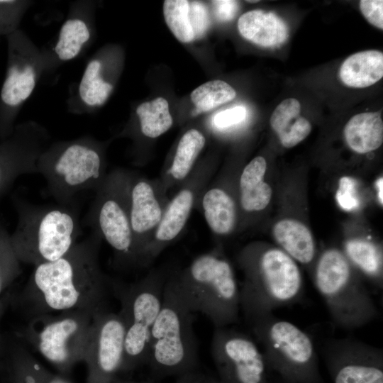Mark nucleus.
<instances>
[{"label": "nucleus", "mask_w": 383, "mask_h": 383, "mask_svg": "<svg viewBox=\"0 0 383 383\" xmlns=\"http://www.w3.org/2000/svg\"><path fill=\"white\" fill-rule=\"evenodd\" d=\"M101 238L94 231L64 256L40 264L15 298H10L28 320L46 313L106 309L112 281L99 263Z\"/></svg>", "instance_id": "obj_1"}, {"label": "nucleus", "mask_w": 383, "mask_h": 383, "mask_svg": "<svg viewBox=\"0 0 383 383\" xmlns=\"http://www.w3.org/2000/svg\"><path fill=\"white\" fill-rule=\"evenodd\" d=\"M239 262L245 273L240 305L249 323L301 299L300 270L281 249L251 245L240 253Z\"/></svg>", "instance_id": "obj_2"}, {"label": "nucleus", "mask_w": 383, "mask_h": 383, "mask_svg": "<svg viewBox=\"0 0 383 383\" xmlns=\"http://www.w3.org/2000/svg\"><path fill=\"white\" fill-rule=\"evenodd\" d=\"M172 272L193 313L204 315L214 328L238 322L240 287L231 264L219 248L199 255L186 267Z\"/></svg>", "instance_id": "obj_3"}, {"label": "nucleus", "mask_w": 383, "mask_h": 383, "mask_svg": "<svg viewBox=\"0 0 383 383\" xmlns=\"http://www.w3.org/2000/svg\"><path fill=\"white\" fill-rule=\"evenodd\" d=\"M11 199L17 223L11 241L21 263L55 261L77 243L79 221L68 206L34 204L14 195Z\"/></svg>", "instance_id": "obj_4"}, {"label": "nucleus", "mask_w": 383, "mask_h": 383, "mask_svg": "<svg viewBox=\"0 0 383 383\" xmlns=\"http://www.w3.org/2000/svg\"><path fill=\"white\" fill-rule=\"evenodd\" d=\"M193 313L181 294L173 272H170L161 309L151 331L147 360L157 375L179 377L197 370L199 361Z\"/></svg>", "instance_id": "obj_5"}, {"label": "nucleus", "mask_w": 383, "mask_h": 383, "mask_svg": "<svg viewBox=\"0 0 383 383\" xmlns=\"http://www.w3.org/2000/svg\"><path fill=\"white\" fill-rule=\"evenodd\" d=\"M37 167L50 195L62 206L82 191L95 192L107 175L103 145L89 136L49 144Z\"/></svg>", "instance_id": "obj_6"}, {"label": "nucleus", "mask_w": 383, "mask_h": 383, "mask_svg": "<svg viewBox=\"0 0 383 383\" xmlns=\"http://www.w3.org/2000/svg\"><path fill=\"white\" fill-rule=\"evenodd\" d=\"M313 279L337 326L353 330L377 317L378 310L374 299L340 250L331 248L321 255L315 266Z\"/></svg>", "instance_id": "obj_7"}, {"label": "nucleus", "mask_w": 383, "mask_h": 383, "mask_svg": "<svg viewBox=\"0 0 383 383\" xmlns=\"http://www.w3.org/2000/svg\"><path fill=\"white\" fill-rule=\"evenodd\" d=\"M169 273L164 268H155L134 283L123 284L112 281V289L121 302L118 313L125 325L121 371H130L147 363L151 331L161 309Z\"/></svg>", "instance_id": "obj_8"}, {"label": "nucleus", "mask_w": 383, "mask_h": 383, "mask_svg": "<svg viewBox=\"0 0 383 383\" xmlns=\"http://www.w3.org/2000/svg\"><path fill=\"white\" fill-rule=\"evenodd\" d=\"M268 370L294 383H323L314 343L307 333L273 313L250 323Z\"/></svg>", "instance_id": "obj_9"}, {"label": "nucleus", "mask_w": 383, "mask_h": 383, "mask_svg": "<svg viewBox=\"0 0 383 383\" xmlns=\"http://www.w3.org/2000/svg\"><path fill=\"white\" fill-rule=\"evenodd\" d=\"M79 309L33 316L16 331L17 338L62 372L83 361L94 314Z\"/></svg>", "instance_id": "obj_10"}, {"label": "nucleus", "mask_w": 383, "mask_h": 383, "mask_svg": "<svg viewBox=\"0 0 383 383\" xmlns=\"http://www.w3.org/2000/svg\"><path fill=\"white\" fill-rule=\"evenodd\" d=\"M133 172L115 169L107 173L85 219L113 249L118 261L135 265L133 239L130 221V187Z\"/></svg>", "instance_id": "obj_11"}, {"label": "nucleus", "mask_w": 383, "mask_h": 383, "mask_svg": "<svg viewBox=\"0 0 383 383\" xmlns=\"http://www.w3.org/2000/svg\"><path fill=\"white\" fill-rule=\"evenodd\" d=\"M7 63L0 91V138L9 137L24 103L46 70L44 53L20 28L7 35Z\"/></svg>", "instance_id": "obj_12"}, {"label": "nucleus", "mask_w": 383, "mask_h": 383, "mask_svg": "<svg viewBox=\"0 0 383 383\" xmlns=\"http://www.w3.org/2000/svg\"><path fill=\"white\" fill-rule=\"evenodd\" d=\"M211 355L224 383H270L262 352L247 334L228 327L215 328Z\"/></svg>", "instance_id": "obj_13"}, {"label": "nucleus", "mask_w": 383, "mask_h": 383, "mask_svg": "<svg viewBox=\"0 0 383 383\" xmlns=\"http://www.w3.org/2000/svg\"><path fill=\"white\" fill-rule=\"evenodd\" d=\"M209 162L197 163L189 176L170 198L162 218L138 262L140 267L150 265L185 228L199 199L213 175Z\"/></svg>", "instance_id": "obj_14"}, {"label": "nucleus", "mask_w": 383, "mask_h": 383, "mask_svg": "<svg viewBox=\"0 0 383 383\" xmlns=\"http://www.w3.org/2000/svg\"><path fill=\"white\" fill-rule=\"evenodd\" d=\"M125 325L118 313L106 309L93 316L84 360L88 383H111L121 370L124 355Z\"/></svg>", "instance_id": "obj_15"}, {"label": "nucleus", "mask_w": 383, "mask_h": 383, "mask_svg": "<svg viewBox=\"0 0 383 383\" xmlns=\"http://www.w3.org/2000/svg\"><path fill=\"white\" fill-rule=\"evenodd\" d=\"M323 356L333 383H383V350L353 338L329 341Z\"/></svg>", "instance_id": "obj_16"}, {"label": "nucleus", "mask_w": 383, "mask_h": 383, "mask_svg": "<svg viewBox=\"0 0 383 383\" xmlns=\"http://www.w3.org/2000/svg\"><path fill=\"white\" fill-rule=\"evenodd\" d=\"M50 135L34 121L16 124L0 142V196L22 175L38 174L40 155L49 145Z\"/></svg>", "instance_id": "obj_17"}, {"label": "nucleus", "mask_w": 383, "mask_h": 383, "mask_svg": "<svg viewBox=\"0 0 383 383\" xmlns=\"http://www.w3.org/2000/svg\"><path fill=\"white\" fill-rule=\"evenodd\" d=\"M170 196L159 177L133 173L130 187V221L135 265L158 227Z\"/></svg>", "instance_id": "obj_18"}, {"label": "nucleus", "mask_w": 383, "mask_h": 383, "mask_svg": "<svg viewBox=\"0 0 383 383\" xmlns=\"http://www.w3.org/2000/svg\"><path fill=\"white\" fill-rule=\"evenodd\" d=\"M196 208L201 211L204 220L216 236L232 233L238 221L237 202L221 182H211L201 193Z\"/></svg>", "instance_id": "obj_19"}, {"label": "nucleus", "mask_w": 383, "mask_h": 383, "mask_svg": "<svg viewBox=\"0 0 383 383\" xmlns=\"http://www.w3.org/2000/svg\"><path fill=\"white\" fill-rule=\"evenodd\" d=\"M92 35L89 2H77L62 25L53 47V57L64 62L76 58L87 46Z\"/></svg>", "instance_id": "obj_20"}, {"label": "nucleus", "mask_w": 383, "mask_h": 383, "mask_svg": "<svg viewBox=\"0 0 383 383\" xmlns=\"http://www.w3.org/2000/svg\"><path fill=\"white\" fill-rule=\"evenodd\" d=\"M104 64L97 55L90 59L83 72L70 108L75 113H89L104 105L113 89V84L106 79Z\"/></svg>", "instance_id": "obj_21"}, {"label": "nucleus", "mask_w": 383, "mask_h": 383, "mask_svg": "<svg viewBox=\"0 0 383 383\" xmlns=\"http://www.w3.org/2000/svg\"><path fill=\"white\" fill-rule=\"evenodd\" d=\"M240 34L248 41L262 48H278L289 38L286 22L275 13L261 9L249 11L238 21Z\"/></svg>", "instance_id": "obj_22"}, {"label": "nucleus", "mask_w": 383, "mask_h": 383, "mask_svg": "<svg viewBox=\"0 0 383 383\" xmlns=\"http://www.w3.org/2000/svg\"><path fill=\"white\" fill-rule=\"evenodd\" d=\"M206 140L204 133L196 128H190L181 136L171 161L159 177L169 192L178 187L194 170Z\"/></svg>", "instance_id": "obj_23"}, {"label": "nucleus", "mask_w": 383, "mask_h": 383, "mask_svg": "<svg viewBox=\"0 0 383 383\" xmlns=\"http://www.w3.org/2000/svg\"><path fill=\"white\" fill-rule=\"evenodd\" d=\"M267 162L257 156L247 164L238 179V203L245 213L264 210L272 197L271 187L265 181Z\"/></svg>", "instance_id": "obj_24"}, {"label": "nucleus", "mask_w": 383, "mask_h": 383, "mask_svg": "<svg viewBox=\"0 0 383 383\" xmlns=\"http://www.w3.org/2000/svg\"><path fill=\"white\" fill-rule=\"evenodd\" d=\"M338 74L341 82L349 87H370L383 77V53L377 50L354 53L343 62Z\"/></svg>", "instance_id": "obj_25"}, {"label": "nucleus", "mask_w": 383, "mask_h": 383, "mask_svg": "<svg viewBox=\"0 0 383 383\" xmlns=\"http://www.w3.org/2000/svg\"><path fill=\"white\" fill-rule=\"evenodd\" d=\"M273 236L284 252L293 260L309 265L315 257V244L309 229L294 219L278 221L272 231Z\"/></svg>", "instance_id": "obj_26"}, {"label": "nucleus", "mask_w": 383, "mask_h": 383, "mask_svg": "<svg viewBox=\"0 0 383 383\" xmlns=\"http://www.w3.org/2000/svg\"><path fill=\"white\" fill-rule=\"evenodd\" d=\"M349 148L359 154L379 148L383 143V121L379 112H363L350 118L344 128Z\"/></svg>", "instance_id": "obj_27"}, {"label": "nucleus", "mask_w": 383, "mask_h": 383, "mask_svg": "<svg viewBox=\"0 0 383 383\" xmlns=\"http://www.w3.org/2000/svg\"><path fill=\"white\" fill-rule=\"evenodd\" d=\"M343 253L351 265L382 287V256L376 244L360 238L350 239L346 241Z\"/></svg>", "instance_id": "obj_28"}, {"label": "nucleus", "mask_w": 383, "mask_h": 383, "mask_svg": "<svg viewBox=\"0 0 383 383\" xmlns=\"http://www.w3.org/2000/svg\"><path fill=\"white\" fill-rule=\"evenodd\" d=\"M135 113L139 120L140 131L148 138H158L173 124L168 102L162 97L140 104Z\"/></svg>", "instance_id": "obj_29"}, {"label": "nucleus", "mask_w": 383, "mask_h": 383, "mask_svg": "<svg viewBox=\"0 0 383 383\" xmlns=\"http://www.w3.org/2000/svg\"><path fill=\"white\" fill-rule=\"evenodd\" d=\"M236 96L235 89L222 80H212L196 87L191 93L195 106L193 116L211 111L232 101Z\"/></svg>", "instance_id": "obj_30"}, {"label": "nucleus", "mask_w": 383, "mask_h": 383, "mask_svg": "<svg viewBox=\"0 0 383 383\" xmlns=\"http://www.w3.org/2000/svg\"><path fill=\"white\" fill-rule=\"evenodd\" d=\"M163 13L168 28L179 41L189 43L196 40L189 1L165 0Z\"/></svg>", "instance_id": "obj_31"}, {"label": "nucleus", "mask_w": 383, "mask_h": 383, "mask_svg": "<svg viewBox=\"0 0 383 383\" xmlns=\"http://www.w3.org/2000/svg\"><path fill=\"white\" fill-rule=\"evenodd\" d=\"M21 273V262L13 248L11 233L0 220V299Z\"/></svg>", "instance_id": "obj_32"}, {"label": "nucleus", "mask_w": 383, "mask_h": 383, "mask_svg": "<svg viewBox=\"0 0 383 383\" xmlns=\"http://www.w3.org/2000/svg\"><path fill=\"white\" fill-rule=\"evenodd\" d=\"M33 3L27 0H0V36L6 37L19 29Z\"/></svg>", "instance_id": "obj_33"}, {"label": "nucleus", "mask_w": 383, "mask_h": 383, "mask_svg": "<svg viewBox=\"0 0 383 383\" xmlns=\"http://www.w3.org/2000/svg\"><path fill=\"white\" fill-rule=\"evenodd\" d=\"M301 104L294 98H288L279 103L270 117L272 129L279 135L299 116Z\"/></svg>", "instance_id": "obj_34"}, {"label": "nucleus", "mask_w": 383, "mask_h": 383, "mask_svg": "<svg viewBox=\"0 0 383 383\" xmlns=\"http://www.w3.org/2000/svg\"><path fill=\"white\" fill-rule=\"evenodd\" d=\"M311 128V124L309 120L303 116H299L277 136L284 148H291L303 141L310 134Z\"/></svg>", "instance_id": "obj_35"}, {"label": "nucleus", "mask_w": 383, "mask_h": 383, "mask_svg": "<svg viewBox=\"0 0 383 383\" xmlns=\"http://www.w3.org/2000/svg\"><path fill=\"white\" fill-rule=\"evenodd\" d=\"M246 116V109L236 106L216 113L211 119V126L216 131H224L243 122Z\"/></svg>", "instance_id": "obj_36"}, {"label": "nucleus", "mask_w": 383, "mask_h": 383, "mask_svg": "<svg viewBox=\"0 0 383 383\" xmlns=\"http://www.w3.org/2000/svg\"><path fill=\"white\" fill-rule=\"evenodd\" d=\"M335 199L339 206L345 211H352L358 207L355 182L353 178L343 177L340 179Z\"/></svg>", "instance_id": "obj_37"}, {"label": "nucleus", "mask_w": 383, "mask_h": 383, "mask_svg": "<svg viewBox=\"0 0 383 383\" xmlns=\"http://www.w3.org/2000/svg\"><path fill=\"white\" fill-rule=\"evenodd\" d=\"M360 9L365 19L372 26L383 29V1H360Z\"/></svg>", "instance_id": "obj_38"}, {"label": "nucleus", "mask_w": 383, "mask_h": 383, "mask_svg": "<svg viewBox=\"0 0 383 383\" xmlns=\"http://www.w3.org/2000/svg\"><path fill=\"white\" fill-rule=\"evenodd\" d=\"M211 3L215 16L219 21H231L238 10V2L236 1H212Z\"/></svg>", "instance_id": "obj_39"}, {"label": "nucleus", "mask_w": 383, "mask_h": 383, "mask_svg": "<svg viewBox=\"0 0 383 383\" xmlns=\"http://www.w3.org/2000/svg\"><path fill=\"white\" fill-rule=\"evenodd\" d=\"M176 383H224L199 370L192 371L177 377Z\"/></svg>", "instance_id": "obj_40"}, {"label": "nucleus", "mask_w": 383, "mask_h": 383, "mask_svg": "<svg viewBox=\"0 0 383 383\" xmlns=\"http://www.w3.org/2000/svg\"><path fill=\"white\" fill-rule=\"evenodd\" d=\"M11 296L8 294H4L2 298L0 299V321L4 313L8 303L10 301ZM8 340H4L2 335L0 333V360L2 357H6V348Z\"/></svg>", "instance_id": "obj_41"}, {"label": "nucleus", "mask_w": 383, "mask_h": 383, "mask_svg": "<svg viewBox=\"0 0 383 383\" xmlns=\"http://www.w3.org/2000/svg\"><path fill=\"white\" fill-rule=\"evenodd\" d=\"M377 192H378V198H379V202L381 203V204L382 205L383 204V196H382V189H383V179L382 177H380L379 179H378V180L377 181Z\"/></svg>", "instance_id": "obj_42"}, {"label": "nucleus", "mask_w": 383, "mask_h": 383, "mask_svg": "<svg viewBox=\"0 0 383 383\" xmlns=\"http://www.w3.org/2000/svg\"><path fill=\"white\" fill-rule=\"evenodd\" d=\"M275 383H294V382H290V381H287L284 379H282L279 377V379L278 380V382H276Z\"/></svg>", "instance_id": "obj_43"}, {"label": "nucleus", "mask_w": 383, "mask_h": 383, "mask_svg": "<svg viewBox=\"0 0 383 383\" xmlns=\"http://www.w3.org/2000/svg\"><path fill=\"white\" fill-rule=\"evenodd\" d=\"M111 383H134L133 382H128V381H121L118 379H114Z\"/></svg>", "instance_id": "obj_44"}, {"label": "nucleus", "mask_w": 383, "mask_h": 383, "mask_svg": "<svg viewBox=\"0 0 383 383\" xmlns=\"http://www.w3.org/2000/svg\"><path fill=\"white\" fill-rule=\"evenodd\" d=\"M248 2H249V3H251V2L256 3V2H258V1H248Z\"/></svg>", "instance_id": "obj_45"}, {"label": "nucleus", "mask_w": 383, "mask_h": 383, "mask_svg": "<svg viewBox=\"0 0 383 383\" xmlns=\"http://www.w3.org/2000/svg\"><path fill=\"white\" fill-rule=\"evenodd\" d=\"M134 383H150V382H134Z\"/></svg>", "instance_id": "obj_46"}]
</instances>
